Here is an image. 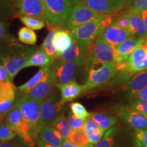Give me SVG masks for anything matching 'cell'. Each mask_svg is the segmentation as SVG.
Listing matches in <instances>:
<instances>
[{
  "label": "cell",
  "mask_w": 147,
  "mask_h": 147,
  "mask_svg": "<svg viewBox=\"0 0 147 147\" xmlns=\"http://www.w3.org/2000/svg\"><path fill=\"white\" fill-rule=\"evenodd\" d=\"M38 49L20 43L14 37L0 42V63L6 69L12 81Z\"/></svg>",
  "instance_id": "6da1fadb"
},
{
  "label": "cell",
  "mask_w": 147,
  "mask_h": 147,
  "mask_svg": "<svg viewBox=\"0 0 147 147\" xmlns=\"http://www.w3.org/2000/svg\"><path fill=\"white\" fill-rule=\"evenodd\" d=\"M45 21L49 28L65 29L73 4L69 0H43Z\"/></svg>",
  "instance_id": "7a4b0ae2"
},
{
  "label": "cell",
  "mask_w": 147,
  "mask_h": 147,
  "mask_svg": "<svg viewBox=\"0 0 147 147\" xmlns=\"http://www.w3.org/2000/svg\"><path fill=\"white\" fill-rule=\"evenodd\" d=\"M115 49L100 36L89 47L86 61V69L103 63L113 62Z\"/></svg>",
  "instance_id": "3957f363"
},
{
  "label": "cell",
  "mask_w": 147,
  "mask_h": 147,
  "mask_svg": "<svg viewBox=\"0 0 147 147\" xmlns=\"http://www.w3.org/2000/svg\"><path fill=\"white\" fill-rule=\"evenodd\" d=\"M113 18L108 21H99L88 23L69 30L73 40L87 47L100 36L104 29L113 23Z\"/></svg>",
  "instance_id": "277c9868"
},
{
  "label": "cell",
  "mask_w": 147,
  "mask_h": 147,
  "mask_svg": "<svg viewBox=\"0 0 147 147\" xmlns=\"http://www.w3.org/2000/svg\"><path fill=\"white\" fill-rule=\"evenodd\" d=\"M118 66L113 62L103 63L87 69V75L83 84L84 91L100 87L115 77L119 72Z\"/></svg>",
  "instance_id": "5b68a950"
},
{
  "label": "cell",
  "mask_w": 147,
  "mask_h": 147,
  "mask_svg": "<svg viewBox=\"0 0 147 147\" xmlns=\"http://www.w3.org/2000/svg\"><path fill=\"white\" fill-rule=\"evenodd\" d=\"M111 18V16L103 15L95 12L85 3L82 2L73 5L65 29L69 31L84 24L93 21H108Z\"/></svg>",
  "instance_id": "8992f818"
},
{
  "label": "cell",
  "mask_w": 147,
  "mask_h": 147,
  "mask_svg": "<svg viewBox=\"0 0 147 147\" xmlns=\"http://www.w3.org/2000/svg\"><path fill=\"white\" fill-rule=\"evenodd\" d=\"M41 102L42 100H34L27 97H23L18 99L14 104V105L21 110L24 119L28 123L36 140L37 134L40 128L43 125L40 115Z\"/></svg>",
  "instance_id": "52a82bcc"
},
{
  "label": "cell",
  "mask_w": 147,
  "mask_h": 147,
  "mask_svg": "<svg viewBox=\"0 0 147 147\" xmlns=\"http://www.w3.org/2000/svg\"><path fill=\"white\" fill-rule=\"evenodd\" d=\"M126 69L129 72L136 74L147 69V45L145 39L140 38L136 49L125 63L119 67V69Z\"/></svg>",
  "instance_id": "ba28073f"
},
{
  "label": "cell",
  "mask_w": 147,
  "mask_h": 147,
  "mask_svg": "<svg viewBox=\"0 0 147 147\" xmlns=\"http://www.w3.org/2000/svg\"><path fill=\"white\" fill-rule=\"evenodd\" d=\"M64 103L59 99L57 93L52 92L44 100L40 105L41 121L43 125H51L61 114Z\"/></svg>",
  "instance_id": "9c48e42d"
},
{
  "label": "cell",
  "mask_w": 147,
  "mask_h": 147,
  "mask_svg": "<svg viewBox=\"0 0 147 147\" xmlns=\"http://www.w3.org/2000/svg\"><path fill=\"white\" fill-rule=\"evenodd\" d=\"M78 67L80 65L75 62L63 61L59 58L55 59L52 63L55 73V87L74 80Z\"/></svg>",
  "instance_id": "30bf717a"
},
{
  "label": "cell",
  "mask_w": 147,
  "mask_h": 147,
  "mask_svg": "<svg viewBox=\"0 0 147 147\" xmlns=\"http://www.w3.org/2000/svg\"><path fill=\"white\" fill-rule=\"evenodd\" d=\"M54 87H55V73L51 65L49 71L46 74L39 83L37 84L36 87L24 97L42 100L52 93Z\"/></svg>",
  "instance_id": "8fae6325"
},
{
  "label": "cell",
  "mask_w": 147,
  "mask_h": 147,
  "mask_svg": "<svg viewBox=\"0 0 147 147\" xmlns=\"http://www.w3.org/2000/svg\"><path fill=\"white\" fill-rule=\"evenodd\" d=\"M14 15L34 16L45 20V5L43 0H16Z\"/></svg>",
  "instance_id": "7c38bea8"
},
{
  "label": "cell",
  "mask_w": 147,
  "mask_h": 147,
  "mask_svg": "<svg viewBox=\"0 0 147 147\" xmlns=\"http://www.w3.org/2000/svg\"><path fill=\"white\" fill-rule=\"evenodd\" d=\"M83 2L98 13L112 16L122 10L125 0H84Z\"/></svg>",
  "instance_id": "4fadbf2b"
},
{
  "label": "cell",
  "mask_w": 147,
  "mask_h": 147,
  "mask_svg": "<svg viewBox=\"0 0 147 147\" xmlns=\"http://www.w3.org/2000/svg\"><path fill=\"white\" fill-rule=\"evenodd\" d=\"M139 40L140 38L131 34L124 42L114 47L115 58L113 63L118 66V67L125 63L136 48Z\"/></svg>",
  "instance_id": "5bb4252c"
},
{
  "label": "cell",
  "mask_w": 147,
  "mask_h": 147,
  "mask_svg": "<svg viewBox=\"0 0 147 147\" xmlns=\"http://www.w3.org/2000/svg\"><path fill=\"white\" fill-rule=\"evenodd\" d=\"M119 116L125 123L135 129H146L147 114L132 112L126 106L119 108Z\"/></svg>",
  "instance_id": "9a60e30c"
},
{
  "label": "cell",
  "mask_w": 147,
  "mask_h": 147,
  "mask_svg": "<svg viewBox=\"0 0 147 147\" xmlns=\"http://www.w3.org/2000/svg\"><path fill=\"white\" fill-rule=\"evenodd\" d=\"M88 50L89 47L73 40L71 47L59 58L63 61H72L80 66L84 65Z\"/></svg>",
  "instance_id": "2e32d148"
},
{
  "label": "cell",
  "mask_w": 147,
  "mask_h": 147,
  "mask_svg": "<svg viewBox=\"0 0 147 147\" xmlns=\"http://www.w3.org/2000/svg\"><path fill=\"white\" fill-rule=\"evenodd\" d=\"M131 35L130 31L121 28L117 23L113 22L104 29L100 36L110 45L115 47L127 39Z\"/></svg>",
  "instance_id": "e0dca14e"
},
{
  "label": "cell",
  "mask_w": 147,
  "mask_h": 147,
  "mask_svg": "<svg viewBox=\"0 0 147 147\" xmlns=\"http://www.w3.org/2000/svg\"><path fill=\"white\" fill-rule=\"evenodd\" d=\"M36 140L51 145L61 146L63 139L61 134L51 125H43L37 134Z\"/></svg>",
  "instance_id": "ac0fdd59"
},
{
  "label": "cell",
  "mask_w": 147,
  "mask_h": 147,
  "mask_svg": "<svg viewBox=\"0 0 147 147\" xmlns=\"http://www.w3.org/2000/svg\"><path fill=\"white\" fill-rule=\"evenodd\" d=\"M57 88L60 90V100L64 104L74 100L84 91L83 84H78L75 80H71L68 83L59 85Z\"/></svg>",
  "instance_id": "d6986e66"
},
{
  "label": "cell",
  "mask_w": 147,
  "mask_h": 147,
  "mask_svg": "<svg viewBox=\"0 0 147 147\" xmlns=\"http://www.w3.org/2000/svg\"><path fill=\"white\" fill-rule=\"evenodd\" d=\"M147 87V69L136 74L127 82V94L131 100L134 95Z\"/></svg>",
  "instance_id": "ffe728a7"
},
{
  "label": "cell",
  "mask_w": 147,
  "mask_h": 147,
  "mask_svg": "<svg viewBox=\"0 0 147 147\" xmlns=\"http://www.w3.org/2000/svg\"><path fill=\"white\" fill-rule=\"evenodd\" d=\"M72 41L68 30L65 29H57L55 30L53 43L59 57L71 47Z\"/></svg>",
  "instance_id": "44dd1931"
},
{
  "label": "cell",
  "mask_w": 147,
  "mask_h": 147,
  "mask_svg": "<svg viewBox=\"0 0 147 147\" xmlns=\"http://www.w3.org/2000/svg\"><path fill=\"white\" fill-rule=\"evenodd\" d=\"M53 61H54L49 57V55L47 54L42 47L38 48L27 60L23 69L29 67H49L52 65Z\"/></svg>",
  "instance_id": "7402d4cb"
},
{
  "label": "cell",
  "mask_w": 147,
  "mask_h": 147,
  "mask_svg": "<svg viewBox=\"0 0 147 147\" xmlns=\"http://www.w3.org/2000/svg\"><path fill=\"white\" fill-rule=\"evenodd\" d=\"M122 12L125 14V15L127 16L131 34L134 35L138 38L146 39V29H145L144 23L142 16L139 14L127 13L125 12Z\"/></svg>",
  "instance_id": "603a6c76"
},
{
  "label": "cell",
  "mask_w": 147,
  "mask_h": 147,
  "mask_svg": "<svg viewBox=\"0 0 147 147\" xmlns=\"http://www.w3.org/2000/svg\"><path fill=\"white\" fill-rule=\"evenodd\" d=\"M84 129L87 136L89 143L91 144H97L104 136V131L90 117L86 119Z\"/></svg>",
  "instance_id": "cb8c5ba5"
},
{
  "label": "cell",
  "mask_w": 147,
  "mask_h": 147,
  "mask_svg": "<svg viewBox=\"0 0 147 147\" xmlns=\"http://www.w3.org/2000/svg\"><path fill=\"white\" fill-rule=\"evenodd\" d=\"M51 67V65L49 66V67H40L39 71L37 72L32 78H30L28 81L24 83L22 85L19 86L17 88L18 91H19V93L21 95V97H23L25 96L29 91H31L32 89L36 87L37 84L39 83L40 80L43 78V77L45 76V74L48 71H49Z\"/></svg>",
  "instance_id": "d4e9b609"
},
{
  "label": "cell",
  "mask_w": 147,
  "mask_h": 147,
  "mask_svg": "<svg viewBox=\"0 0 147 147\" xmlns=\"http://www.w3.org/2000/svg\"><path fill=\"white\" fill-rule=\"evenodd\" d=\"M24 121H25V119L22 115L21 110L14 104L10 111L5 115V122L12 129L14 130L17 134L21 126L23 125Z\"/></svg>",
  "instance_id": "484cf974"
},
{
  "label": "cell",
  "mask_w": 147,
  "mask_h": 147,
  "mask_svg": "<svg viewBox=\"0 0 147 147\" xmlns=\"http://www.w3.org/2000/svg\"><path fill=\"white\" fill-rule=\"evenodd\" d=\"M16 98V88L12 80L0 82V104L10 102L14 104Z\"/></svg>",
  "instance_id": "4316f807"
},
{
  "label": "cell",
  "mask_w": 147,
  "mask_h": 147,
  "mask_svg": "<svg viewBox=\"0 0 147 147\" xmlns=\"http://www.w3.org/2000/svg\"><path fill=\"white\" fill-rule=\"evenodd\" d=\"M90 118L93 119L104 132L113 127L117 122V118L115 116L104 113H91Z\"/></svg>",
  "instance_id": "83f0119b"
},
{
  "label": "cell",
  "mask_w": 147,
  "mask_h": 147,
  "mask_svg": "<svg viewBox=\"0 0 147 147\" xmlns=\"http://www.w3.org/2000/svg\"><path fill=\"white\" fill-rule=\"evenodd\" d=\"M122 12L141 14L147 10V0H125Z\"/></svg>",
  "instance_id": "f1b7e54d"
},
{
  "label": "cell",
  "mask_w": 147,
  "mask_h": 147,
  "mask_svg": "<svg viewBox=\"0 0 147 147\" xmlns=\"http://www.w3.org/2000/svg\"><path fill=\"white\" fill-rule=\"evenodd\" d=\"M51 125L53 127L61 134L63 140H67L69 133L71 131L68 121L63 113L61 114L57 118L53 121Z\"/></svg>",
  "instance_id": "f546056e"
},
{
  "label": "cell",
  "mask_w": 147,
  "mask_h": 147,
  "mask_svg": "<svg viewBox=\"0 0 147 147\" xmlns=\"http://www.w3.org/2000/svg\"><path fill=\"white\" fill-rule=\"evenodd\" d=\"M16 0H0V20L5 21L14 16Z\"/></svg>",
  "instance_id": "4dcf8cb0"
},
{
  "label": "cell",
  "mask_w": 147,
  "mask_h": 147,
  "mask_svg": "<svg viewBox=\"0 0 147 147\" xmlns=\"http://www.w3.org/2000/svg\"><path fill=\"white\" fill-rule=\"evenodd\" d=\"M118 132V127L113 126L106 131L101 140L95 147H119L116 141V136Z\"/></svg>",
  "instance_id": "1f68e13d"
},
{
  "label": "cell",
  "mask_w": 147,
  "mask_h": 147,
  "mask_svg": "<svg viewBox=\"0 0 147 147\" xmlns=\"http://www.w3.org/2000/svg\"><path fill=\"white\" fill-rule=\"evenodd\" d=\"M18 40L24 45L34 46L36 45L38 38L33 29L23 27L18 32Z\"/></svg>",
  "instance_id": "d6a6232c"
},
{
  "label": "cell",
  "mask_w": 147,
  "mask_h": 147,
  "mask_svg": "<svg viewBox=\"0 0 147 147\" xmlns=\"http://www.w3.org/2000/svg\"><path fill=\"white\" fill-rule=\"evenodd\" d=\"M67 140L72 144L82 147H84L89 144V140L84 128L71 129Z\"/></svg>",
  "instance_id": "836d02e7"
},
{
  "label": "cell",
  "mask_w": 147,
  "mask_h": 147,
  "mask_svg": "<svg viewBox=\"0 0 147 147\" xmlns=\"http://www.w3.org/2000/svg\"><path fill=\"white\" fill-rule=\"evenodd\" d=\"M55 30H56L55 29H51L49 31V34H48L47 37H46V38L44 40L42 45V49L47 53V54L49 55V57L53 61H55V59L59 57V55L57 51H56L53 43V39Z\"/></svg>",
  "instance_id": "e575fe53"
},
{
  "label": "cell",
  "mask_w": 147,
  "mask_h": 147,
  "mask_svg": "<svg viewBox=\"0 0 147 147\" xmlns=\"http://www.w3.org/2000/svg\"><path fill=\"white\" fill-rule=\"evenodd\" d=\"M19 18L25 27L33 30H40L45 27V20L37 16H23Z\"/></svg>",
  "instance_id": "d590c367"
},
{
  "label": "cell",
  "mask_w": 147,
  "mask_h": 147,
  "mask_svg": "<svg viewBox=\"0 0 147 147\" xmlns=\"http://www.w3.org/2000/svg\"><path fill=\"white\" fill-rule=\"evenodd\" d=\"M17 136L16 131L12 129L6 123L0 125V142L12 140Z\"/></svg>",
  "instance_id": "8d00e7d4"
},
{
  "label": "cell",
  "mask_w": 147,
  "mask_h": 147,
  "mask_svg": "<svg viewBox=\"0 0 147 147\" xmlns=\"http://www.w3.org/2000/svg\"><path fill=\"white\" fill-rule=\"evenodd\" d=\"M69 108H70L71 113L80 118L87 119L90 117V115H91V113L87 111L86 108L79 102L71 103Z\"/></svg>",
  "instance_id": "74e56055"
},
{
  "label": "cell",
  "mask_w": 147,
  "mask_h": 147,
  "mask_svg": "<svg viewBox=\"0 0 147 147\" xmlns=\"http://www.w3.org/2000/svg\"><path fill=\"white\" fill-rule=\"evenodd\" d=\"M125 106L130 111L147 114V100H131V102Z\"/></svg>",
  "instance_id": "f35d334b"
},
{
  "label": "cell",
  "mask_w": 147,
  "mask_h": 147,
  "mask_svg": "<svg viewBox=\"0 0 147 147\" xmlns=\"http://www.w3.org/2000/svg\"><path fill=\"white\" fill-rule=\"evenodd\" d=\"M134 142L135 147H147V129H136Z\"/></svg>",
  "instance_id": "ab89813d"
},
{
  "label": "cell",
  "mask_w": 147,
  "mask_h": 147,
  "mask_svg": "<svg viewBox=\"0 0 147 147\" xmlns=\"http://www.w3.org/2000/svg\"><path fill=\"white\" fill-rule=\"evenodd\" d=\"M67 119L71 129H78L84 128L86 119L77 117L71 113L68 114Z\"/></svg>",
  "instance_id": "60d3db41"
},
{
  "label": "cell",
  "mask_w": 147,
  "mask_h": 147,
  "mask_svg": "<svg viewBox=\"0 0 147 147\" xmlns=\"http://www.w3.org/2000/svg\"><path fill=\"white\" fill-rule=\"evenodd\" d=\"M0 147H30L21 138L18 137L16 139L6 142H0Z\"/></svg>",
  "instance_id": "b9f144b4"
},
{
  "label": "cell",
  "mask_w": 147,
  "mask_h": 147,
  "mask_svg": "<svg viewBox=\"0 0 147 147\" xmlns=\"http://www.w3.org/2000/svg\"><path fill=\"white\" fill-rule=\"evenodd\" d=\"M114 22H115V23H117L119 27H121V28L130 31L129 19L127 16L125 15V14L123 13V12H121V14H119V16ZM130 32H131V31H130Z\"/></svg>",
  "instance_id": "7bdbcfd3"
},
{
  "label": "cell",
  "mask_w": 147,
  "mask_h": 147,
  "mask_svg": "<svg viewBox=\"0 0 147 147\" xmlns=\"http://www.w3.org/2000/svg\"><path fill=\"white\" fill-rule=\"evenodd\" d=\"M12 37V36L8 32V26L5 22L0 20V42L8 39Z\"/></svg>",
  "instance_id": "ee69618b"
},
{
  "label": "cell",
  "mask_w": 147,
  "mask_h": 147,
  "mask_svg": "<svg viewBox=\"0 0 147 147\" xmlns=\"http://www.w3.org/2000/svg\"><path fill=\"white\" fill-rule=\"evenodd\" d=\"M147 100V87H146L144 89L141 90L140 91H139L138 93H137L136 94L134 95V96L132 97L131 100Z\"/></svg>",
  "instance_id": "f6af8a7d"
},
{
  "label": "cell",
  "mask_w": 147,
  "mask_h": 147,
  "mask_svg": "<svg viewBox=\"0 0 147 147\" xmlns=\"http://www.w3.org/2000/svg\"><path fill=\"white\" fill-rule=\"evenodd\" d=\"M10 80L9 78L8 71L2 64L0 63V82Z\"/></svg>",
  "instance_id": "bcb514c9"
},
{
  "label": "cell",
  "mask_w": 147,
  "mask_h": 147,
  "mask_svg": "<svg viewBox=\"0 0 147 147\" xmlns=\"http://www.w3.org/2000/svg\"><path fill=\"white\" fill-rule=\"evenodd\" d=\"M62 147H82V146H78V145H76L74 144H72V143L69 142L67 140H63V143L61 144Z\"/></svg>",
  "instance_id": "7dc6e473"
},
{
  "label": "cell",
  "mask_w": 147,
  "mask_h": 147,
  "mask_svg": "<svg viewBox=\"0 0 147 147\" xmlns=\"http://www.w3.org/2000/svg\"><path fill=\"white\" fill-rule=\"evenodd\" d=\"M140 15L142 16V19H143V21H144V23L145 29H146V39H147V10L144 11V12H142Z\"/></svg>",
  "instance_id": "c3c4849f"
},
{
  "label": "cell",
  "mask_w": 147,
  "mask_h": 147,
  "mask_svg": "<svg viewBox=\"0 0 147 147\" xmlns=\"http://www.w3.org/2000/svg\"><path fill=\"white\" fill-rule=\"evenodd\" d=\"M38 147H62L61 146H55V145H51L47 143L43 142H38Z\"/></svg>",
  "instance_id": "681fc988"
},
{
  "label": "cell",
  "mask_w": 147,
  "mask_h": 147,
  "mask_svg": "<svg viewBox=\"0 0 147 147\" xmlns=\"http://www.w3.org/2000/svg\"><path fill=\"white\" fill-rule=\"evenodd\" d=\"M70 2L72 3L73 5H76V4H78V3L83 2L84 0H69Z\"/></svg>",
  "instance_id": "f907efd6"
},
{
  "label": "cell",
  "mask_w": 147,
  "mask_h": 147,
  "mask_svg": "<svg viewBox=\"0 0 147 147\" xmlns=\"http://www.w3.org/2000/svg\"><path fill=\"white\" fill-rule=\"evenodd\" d=\"M3 117H4V116H3V115H2V114H1V112H0V123H1V121H2Z\"/></svg>",
  "instance_id": "816d5d0a"
}]
</instances>
